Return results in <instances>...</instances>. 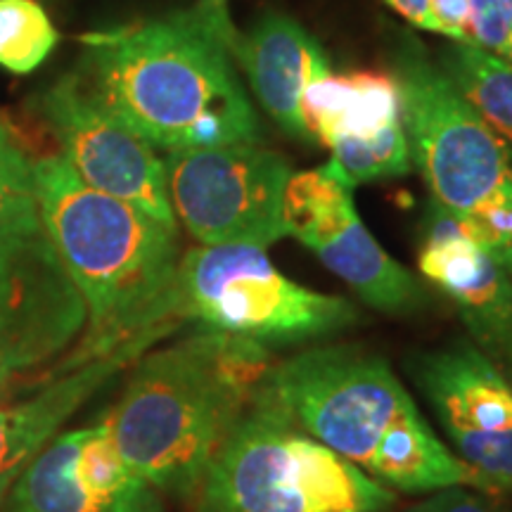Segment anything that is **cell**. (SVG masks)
<instances>
[{
	"instance_id": "obj_25",
	"label": "cell",
	"mask_w": 512,
	"mask_h": 512,
	"mask_svg": "<svg viewBox=\"0 0 512 512\" xmlns=\"http://www.w3.org/2000/svg\"><path fill=\"white\" fill-rule=\"evenodd\" d=\"M472 43L512 64V29L496 0H470Z\"/></svg>"
},
{
	"instance_id": "obj_6",
	"label": "cell",
	"mask_w": 512,
	"mask_h": 512,
	"mask_svg": "<svg viewBox=\"0 0 512 512\" xmlns=\"http://www.w3.org/2000/svg\"><path fill=\"white\" fill-rule=\"evenodd\" d=\"M344 297L306 290L273 266L266 249L252 245H200L188 249L166 297L174 328L226 332L261 347L337 335L358 323Z\"/></svg>"
},
{
	"instance_id": "obj_9",
	"label": "cell",
	"mask_w": 512,
	"mask_h": 512,
	"mask_svg": "<svg viewBox=\"0 0 512 512\" xmlns=\"http://www.w3.org/2000/svg\"><path fill=\"white\" fill-rule=\"evenodd\" d=\"M86 328V304L43 223L0 226V368L55 361Z\"/></svg>"
},
{
	"instance_id": "obj_18",
	"label": "cell",
	"mask_w": 512,
	"mask_h": 512,
	"mask_svg": "<svg viewBox=\"0 0 512 512\" xmlns=\"http://www.w3.org/2000/svg\"><path fill=\"white\" fill-rule=\"evenodd\" d=\"M356 214L354 183L332 162L287 178L283 192L285 238L313 249Z\"/></svg>"
},
{
	"instance_id": "obj_19",
	"label": "cell",
	"mask_w": 512,
	"mask_h": 512,
	"mask_svg": "<svg viewBox=\"0 0 512 512\" xmlns=\"http://www.w3.org/2000/svg\"><path fill=\"white\" fill-rule=\"evenodd\" d=\"M437 64L484 124L512 145V64L475 43H451Z\"/></svg>"
},
{
	"instance_id": "obj_4",
	"label": "cell",
	"mask_w": 512,
	"mask_h": 512,
	"mask_svg": "<svg viewBox=\"0 0 512 512\" xmlns=\"http://www.w3.org/2000/svg\"><path fill=\"white\" fill-rule=\"evenodd\" d=\"M264 394L304 432L392 491H501L439 439L382 356L354 347L306 349L273 363Z\"/></svg>"
},
{
	"instance_id": "obj_21",
	"label": "cell",
	"mask_w": 512,
	"mask_h": 512,
	"mask_svg": "<svg viewBox=\"0 0 512 512\" xmlns=\"http://www.w3.org/2000/svg\"><path fill=\"white\" fill-rule=\"evenodd\" d=\"M60 31L38 0H0V67L27 76L48 60Z\"/></svg>"
},
{
	"instance_id": "obj_15",
	"label": "cell",
	"mask_w": 512,
	"mask_h": 512,
	"mask_svg": "<svg viewBox=\"0 0 512 512\" xmlns=\"http://www.w3.org/2000/svg\"><path fill=\"white\" fill-rule=\"evenodd\" d=\"M304 138L325 147L342 138H368L401 121L394 74H328L309 83L299 102Z\"/></svg>"
},
{
	"instance_id": "obj_10",
	"label": "cell",
	"mask_w": 512,
	"mask_h": 512,
	"mask_svg": "<svg viewBox=\"0 0 512 512\" xmlns=\"http://www.w3.org/2000/svg\"><path fill=\"white\" fill-rule=\"evenodd\" d=\"M38 110L60 145V157L88 188L178 228L162 157L147 140L112 117L86 91L79 74L55 81L38 100Z\"/></svg>"
},
{
	"instance_id": "obj_20",
	"label": "cell",
	"mask_w": 512,
	"mask_h": 512,
	"mask_svg": "<svg viewBox=\"0 0 512 512\" xmlns=\"http://www.w3.org/2000/svg\"><path fill=\"white\" fill-rule=\"evenodd\" d=\"M74 472L83 491L91 494L95 501L126 505V508L162 510L152 486L121 456L107 420L88 427L79 456H76Z\"/></svg>"
},
{
	"instance_id": "obj_13",
	"label": "cell",
	"mask_w": 512,
	"mask_h": 512,
	"mask_svg": "<svg viewBox=\"0 0 512 512\" xmlns=\"http://www.w3.org/2000/svg\"><path fill=\"white\" fill-rule=\"evenodd\" d=\"M233 57L245 69L254 98L290 136L304 138L299 102L309 83L332 74L320 43L297 19L266 12L238 36Z\"/></svg>"
},
{
	"instance_id": "obj_12",
	"label": "cell",
	"mask_w": 512,
	"mask_h": 512,
	"mask_svg": "<svg viewBox=\"0 0 512 512\" xmlns=\"http://www.w3.org/2000/svg\"><path fill=\"white\" fill-rule=\"evenodd\" d=\"M418 268L456 304L472 344L512 382V275L437 202L425 219Z\"/></svg>"
},
{
	"instance_id": "obj_22",
	"label": "cell",
	"mask_w": 512,
	"mask_h": 512,
	"mask_svg": "<svg viewBox=\"0 0 512 512\" xmlns=\"http://www.w3.org/2000/svg\"><path fill=\"white\" fill-rule=\"evenodd\" d=\"M328 150H332V162L354 183V188L358 183L377 181V178L403 176L413 166L411 147L401 121L382 128L375 136L342 138Z\"/></svg>"
},
{
	"instance_id": "obj_1",
	"label": "cell",
	"mask_w": 512,
	"mask_h": 512,
	"mask_svg": "<svg viewBox=\"0 0 512 512\" xmlns=\"http://www.w3.org/2000/svg\"><path fill=\"white\" fill-rule=\"evenodd\" d=\"M76 74L155 150L259 143V119L230 50L190 8L81 36Z\"/></svg>"
},
{
	"instance_id": "obj_5",
	"label": "cell",
	"mask_w": 512,
	"mask_h": 512,
	"mask_svg": "<svg viewBox=\"0 0 512 512\" xmlns=\"http://www.w3.org/2000/svg\"><path fill=\"white\" fill-rule=\"evenodd\" d=\"M202 512H392L396 494L287 418L264 394L209 465Z\"/></svg>"
},
{
	"instance_id": "obj_16",
	"label": "cell",
	"mask_w": 512,
	"mask_h": 512,
	"mask_svg": "<svg viewBox=\"0 0 512 512\" xmlns=\"http://www.w3.org/2000/svg\"><path fill=\"white\" fill-rule=\"evenodd\" d=\"M311 252L377 311L413 313L425 306L420 280L384 252L358 214Z\"/></svg>"
},
{
	"instance_id": "obj_26",
	"label": "cell",
	"mask_w": 512,
	"mask_h": 512,
	"mask_svg": "<svg viewBox=\"0 0 512 512\" xmlns=\"http://www.w3.org/2000/svg\"><path fill=\"white\" fill-rule=\"evenodd\" d=\"M406 512H505L494 491L475 489V486H446L430 491Z\"/></svg>"
},
{
	"instance_id": "obj_8",
	"label": "cell",
	"mask_w": 512,
	"mask_h": 512,
	"mask_svg": "<svg viewBox=\"0 0 512 512\" xmlns=\"http://www.w3.org/2000/svg\"><path fill=\"white\" fill-rule=\"evenodd\" d=\"M166 192L176 223L200 245L271 247L285 238L283 192L292 166L249 145L164 152Z\"/></svg>"
},
{
	"instance_id": "obj_14",
	"label": "cell",
	"mask_w": 512,
	"mask_h": 512,
	"mask_svg": "<svg viewBox=\"0 0 512 512\" xmlns=\"http://www.w3.org/2000/svg\"><path fill=\"white\" fill-rule=\"evenodd\" d=\"M147 347L152 344L136 339L121 347L117 354L95 358L55 375L31 399L0 401V501L24 467L48 446L62 422L112 375L143 356Z\"/></svg>"
},
{
	"instance_id": "obj_23",
	"label": "cell",
	"mask_w": 512,
	"mask_h": 512,
	"mask_svg": "<svg viewBox=\"0 0 512 512\" xmlns=\"http://www.w3.org/2000/svg\"><path fill=\"white\" fill-rule=\"evenodd\" d=\"M38 221L34 159L8 119L0 117V226Z\"/></svg>"
},
{
	"instance_id": "obj_7",
	"label": "cell",
	"mask_w": 512,
	"mask_h": 512,
	"mask_svg": "<svg viewBox=\"0 0 512 512\" xmlns=\"http://www.w3.org/2000/svg\"><path fill=\"white\" fill-rule=\"evenodd\" d=\"M394 79L413 164L425 178L432 202L463 219L512 181L508 145L411 38L394 53Z\"/></svg>"
},
{
	"instance_id": "obj_11",
	"label": "cell",
	"mask_w": 512,
	"mask_h": 512,
	"mask_svg": "<svg viewBox=\"0 0 512 512\" xmlns=\"http://www.w3.org/2000/svg\"><path fill=\"white\" fill-rule=\"evenodd\" d=\"M413 380L432 408L448 448L512 491V382L470 339L425 351L413 361Z\"/></svg>"
},
{
	"instance_id": "obj_17",
	"label": "cell",
	"mask_w": 512,
	"mask_h": 512,
	"mask_svg": "<svg viewBox=\"0 0 512 512\" xmlns=\"http://www.w3.org/2000/svg\"><path fill=\"white\" fill-rule=\"evenodd\" d=\"M88 427L50 439L0 501V512H162L107 505L83 491L74 472Z\"/></svg>"
},
{
	"instance_id": "obj_27",
	"label": "cell",
	"mask_w": 512,
	"mask_h": 512,
	"mask_svg": "<svg viewBox=\"0 0 512 512\" xmlns=\"http://www.w3.org/2000/svg\"><path fill=\"white\" fill-rule=\"evenodd\" d=\"M432 31L453 43H472L470 0H430Z\"/></svg>"
},
{
	"instance_id": "obj_2",
	"label": "cell",
	"mask_w": 512,
	"mask_h": 512,
	"mask_svg": "<svg viewBox=\"0 0 512 512\" xmlns=\"http://www.w3.org/2000/svg\"><path fill=\"white\" fill-rule=\"evenodd\" d=\"M38 219L83 304L79 344L50 375L117 354L145 339L155 344L176 328L166 320L181 245L178 228L88 188L60 155L34 159Z\"/></svg>"
},
{
	"instance_id": "obj_3",
	"label": "cell",
	"mask_w": 512,
	"mask_h": 512,
	"mask_svg": "<svg viewBox=\"0 0 512 512\" xmlns=\"http://www.w3.org/2000/svg\"><path fill=\"white\" fill-rule=\"evenodd\" d=\"M271 366L268 347L214 330L143 356L107 418L121 456L152 489L197 496Z\"/></svg>"
},
{
	"instance_id": "obj_29",
	"label": "cell",
	"mask_w": 512,
	"mask_h": 512,
	"mask_svg": "<svg viewBox=\"0 0 512 512\" xmlns=\"http://www.w3.org/2000/svg\"><path fill=\"white\" fill-rule=\"evenodd\" d=\"M496 5L501 8L505 22H508V27L512 29V0H496Z\"/></svg>"
},
{
	"instance_id": "obj_28",
	"label": "cell",
	"mask_w": 512,
	"mask_h": 512,
	"mask_svg": "<svg viewBox=\"0 0 512 512\" xmlns=\"http://www.w3.org/2000/svg\"><path fill=\"white\" fill-rule=\"evenodd\" d=\"M396 15H401L406 22L422 31H432V17H430V0H384Z\"/></svg>"
},
{
	"instance_id": "obj_24",
	"label": "cell",
	"mask_w": 512,
	"mask_h": 512,
	"mask_svg": "<svg viewBox=\"0 0 512 512\" xmlns=\"http://www.w3.org/2000/svg\"><path fill=\"white\" fill-rule=\"evenodd\" d=\"M465 233L512 275V181L460 219Z\"/></svg>"
}]
</instances>
